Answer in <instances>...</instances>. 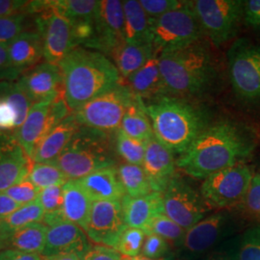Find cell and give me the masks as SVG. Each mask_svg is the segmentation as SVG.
I'll use <instances>...</instances> for the list:
<instances>
[{
	"label": "cell",
	"mask_w": 260,
	"mask_h": 260,
	"mask_svg": "<svg viewBox=\"0 0 260 260\" xmlns=\"http://www.w3.org/2000/svg\"><path fill=\"white\" fill-rule=\"evenodd\" d=\"M255 136L246 126L223 121L207 126L179 155L177 166L186 175L205 179L215 173L243 163L255 149Z\"/></svg>",
	"instance_id": "1"
},
{
	"label": "cell",
	"mask_w": 260,
	"mask_h": 260,
	"mask_svg": "<svg viewBox=\"0 0 260 260\" xmlns=\"http://www.w3.org/2000/svg\"><path fill=\"white\" fill-rule=\"evenodd\" d=\"M58 66L63 75L64 98L72 112L121 83L120 73L111 60L87 47H75Z\"/></svg>",
	"instance_id": "2"
},
{
	"label": "cell",
	"mask_w": 260,
	"mask_h": 260,
	"mask_svg": "<svg viewBox=\"0 0 260 260\" xmlns=\"http://www.w3.org/2000/svg\"><path fill=\"white\" fill-rule=\"evenodd\" d=\"M145 109L155 138L174 154L184 153L207 127L204 112L177 98L163 95Z\"/></svg>",
	"instance_id": "3"
},
{
	"label": "cell",
	"mask_w": 260,
	"mask_h": 260,
	"mask_svg": "<svg viewBox=\"0 0 260 260\" xmlns=\"http://www.w3.org/2000/svg\"><path fill=\"white\" fill-rule=\"evenodd\" d=\"M163 92L190 95L204 92L215 76L212 57L201 41L159 55Z\"/></svg>",
	"instance_id": "4"
},
{
	"label": "cell",
	"mask_w": 260,
	"mask_h": 260,
	"mask_svg": "<svg viewBox=\"0 0 260 260\" xmlns=\"http://www.w3.org/2000/svg\"><path fill=\"white\" fill-rule=\"evenodd\" d=\"M53 163L69 180H78L104 168L115 167L116 159L106 132L81 125Z\"/></svg>",
	"instance_id": "5"
},
{
	"label": "cell",
	"mask_w": 260,
	"mask_h": 260,
	"mask_svg": "<svg viewBox=\"0 0 260 260\" xmlns=\"http://www.w3.org/2000/svg\"><path fill=\"white\" fill-rule=\"evenodd\" d=\"M203 34V28L190 2L151 19L150 41L158 56L200 42Z\"/></svg>",
	"instance_id": "6"
},
{
	"label": "cell",
	"mask_w": 260,
	"mask_h": 260,
	"mask_svg": "<svg viewBox=\"0 0 260 260\" xmlns=\"http://www.w3.org/2000/svg\"><path fill=\"white\" fill-rule=\"evenodd\" d=\"M229 75L236 96L247 104L260 103V44L240 38L228 51Z\"/></svg>",
	"instance_id": "7"
},
{
	"label": "cell",
	"mask_w": 260,
	"mask_h": 260,
	"mask_svg": "<svg viewBox=\"0 0 260 260\" xmlns=\"http://www.w3.org/2000/svg\"><path fill=\"white\" fill-rule=\"evenodd\" d=\"M135 100L136 95L129 87L121 82L73 113L82 126L106 133L118 131L125 112Z\"/></svg>",
	"instance_id": "8"
},
{
	"label": "cell",
	"mask_w": 260,
	"mask_h": 260,
	"mask_svg": "<svg viewBox=\"0 0 260 260\" xmlns=\"http://www.w3.org/2000/svg\"><path fill=\"white\" fill-rule=\"evenodd\" d=\"M242 0H196L190 1L204 34L215 46L220 47L236 36L244 19Z\"/></svg>",
	"instance_id": "9"
},
{
	"label": "cell",
	"mask_w": 260,
	"mask_h": 260,
	"mask_svg": "<svg viewBox=\"0 0 260 260\" xmlns=\"http://www.w3.org/2000/svg\"><path fill=\"white\" fill-rule=\"evenodd\" d=\"M33 21L43 40L46 62L58 65L77 47L73 24L53 7L51 0H47V6L33 15Z\"/></svg>",
	"instance_id": "10"
},
{
	"label": "cell",
	"mask_w": 260,
	"mask_h": 260,
	"mask_svg": "<svg viewBox=\"0 0 260 260\" xmlns=\"http://www.w3.org/2000/svg\"><path fill=\"white\" fill-rule=\"evenodd\" d=\"M252 176L251 168L243 163L223 169L205 178L201 194L208 206H233L244 200Z\"/></svg>",
	"instance_id": "11"
},
{
	"label": "cell",
	"mask_w": 260,
	"mask_h": 260,
	"mask_svg": "<svg viewBox=\"0 0 260 260\" xmlns=\"http://www.w3.org/2000/svg\"><path fill=\"white\" fill-rule=\"evenodd\" d=\"M164 214L188 231L205 219L208 205L203 196L182 177L175 175L162 193Z\"/></svg>",
	"instance_id": "12"
},
{
	"label": "cell",
	"mask_w": 260,
	"mask_h": 260,
	"mask_svg": "<svg viewBox=\"0 0 260 260\" xmlns=\"http://www.w3.org/2000/svg\"><path fill=\"white\" fill-rule=\"evenodd\" d=\"M125 42L122 1L102 0L93 19V35L85 47L112 55Z\"/></svg>",
	"instance_id": "13"
},
{
	"label": "cell",
	"mask_w": 260,
	"mask_h": 260,
	"mask_svg": "<svg viewBox=\"0 0 260 260\" xmlns=\"http://www.w3.org/2000/svg\"><path fill=\"white\" fill-rule=\"evenodd\" d=\"M126 228L121 201L93 202L86 230L91 241L115 248Z\"/></svg>",
	"instance_id": "14"
},
{
	"label": "cell",
	"mask_w": 260,
	"mask_h": 260,
	"mask_svg": "<svg viewBox=\"0 0 260 260\" xmlns=\"http://www.w3.org/2000/svg\"><path fill=\"white\" fill-rule=\"evenodd\" d=\"M34 103L63 93V75L58 65L44 62L23 73L17 81Z\"/></svg>",
	"instance_id": "15"
},
{
	"label": "cell",
	"mask_w": 260,
	"mask_h": 260,
	"mask_svg": "<svg viewBox=\"0 0 260 260\" xmlns=\"http://www.w3.org/2000/svg\"><path fill=\"white\" fill-rule=\"evenodd\" d=\"M229 217L224 213H215L203 219L186 231L180 250L189 257L202 255L212 249L223 236Z\"/></svg>",
	"instance_id": "16"
},
{
	"label": "cell",
	"mask_w": 260,
	"mask_h": 260,
	"mask_svg": "<svg viewBox=\"0 0 260 260\" xmlns=\"http://www.w3.org/2000/svg\"><path fill=\"white\" fill-rule=\"evenodd\" d=\"M177 162L174 153L162 145L155 136L147 142L142 167L149 179L152 192L163 193L176 175Z\"/></svg>",
	"instance_id": "17"
},
{
	"label": "cell",
	"mask_w": 260,
	"mask_h": 260,
	"mask_svg": "<svg viewBox=\"0 0 260 260\" xmlns=\"http://www.w3.org/2000/svg\"><path fill=\"white\" fill-rule=\"evenodd\" d=\"M32 105L17 81L0 82V131L15 133L26 120Z\"/></svg>",
	"instance_id": "18"
},
{
	"label": "cell",
	"mask_w": 260,
	"mask_h": 260,
	"mask_svg": "<svg viewBox=\"0 0 260 260\" xmlns=\"http://www.w3.org/2000/svg\"><path fill=\"white\" fill-rule=\"evenodd\" d=\"M90 247L89 238L81 228L70 222H62L48 226L46 247L42 255L48 257L75 253L82 257Z\"/></svg>",
	"instance_id": "19"
},
{
	"label": "cell",
	"mask_w": 260,
	"mask_h": 260,
	"mask_svg": "<svg viewBox=\"0 0 260 260\" xmlns=\"http://www.w3.org/2000/svg\"><path fill=\"white\" fill-rule=\"evenodd\" d=\"M72 112L65 120L61 121L47 136L38 143L32 161L34 163L54 162L69 145L75 133L80 128Z\"/></svg>",
	"instance_id": "20"
},
{
	"label": "cell",
	"mask_w": 260,
	"mask_h": 260,
	"mask_svg": "<svg viewBox=\"0 0 260 260\" xmlns=\"http://www.w3.org/2000/svg\"><path fill=\"white\" fill-rule=\"evenodd\" d=\"M121 204L126 226L143 232L153 217L164 213L162 194L157 192L138 198L125 195L121 199Z\"/></svg>",
	"instance_id": "21"
},
{
	"label": "cell",
	"mask_w": 260,
	"mask_h": 260,
	"mask_svg": "<svg viewBox=\"0 0 260 260\" xmlns=\"http://www.w3.org/2000/svg\"><path fill=\"white\" fill-rule=\"evenodd\" d=\"M76 181L93 202L121 201L125 196L116 167L104 168Z\"/></svg>",
	"instance_id": "22"
},
{
	"label": "cell",
	"mask_w": 260,
	"mask_h": 260,
	"mask_svg": "<svg viewBox=\"0 0 260 260\" xmlns=\"http://www.w3.org/2000/svg\"><path fill=\"white\" fill-rule=\"evenodd\" d=\"M8 51L13 67L23 74L44 58L43 40L36 29H28L10 44Z\"/></svg>",
	"instance_id": "23"
},
{
	"label": "cell",
	"mask_w": 260,
	"mask_h": 260,
	"mask_svg": "<svg viewBox=\"0 0 260 260\" xmlns=\"http://www.w3.org/2000/svg\"><path fill=\"white\" fill-rule=\"evenodd\" d=\"M93 201L76 180H69L64 185V203L58 214L61 222H70L86 233Z\"/></svg>",
	"instance_id": "24"
},
{
	"label": "cell",
	"mask_w": 260,
	"mask_h": 260,
	"mask_svg": "<svg viewBox=\"0 0 260 260\" xmlns=\"http://www.w3.org/2000/svg\"><path fill=\"white\" fill-rule=\"evenodd\" d=\"M59 95V94H58ZM56 96L34 103L28 113L27 118L15 132L16 139L29 158L33 157L38 143L42 139L50 104Z\"/></svg>",
	"instance_id": "25"
},
{
	"label": "cell",
	"mask_w": 260,
	"mask_h": 260,
	"mask_svg": "<svg viewBox=\"0 0 260 260\" xmlns=\"http://www.w3.org/2000/svg\"><path fill=\"white\" fill-rule=\"evenodd\" d=\"M153 54L152 44L149 42L129 43L125 41L114 50L111 57L121 77L127 79L145 65Z\"/></svg>",
	"instance_id": "26"
},
{
	"label": "cell",
	"mask_w": 260,
	"mask_h": 260,
	"mask_svg": "<svg viewBox=\"0 0 260 260\" xmlns=\"http://www.w3.org/2000/svg\"><path fill=\"white\" fill-rule=\"evenodd\" d=\"M47 229L48 226L43 222L27 224L10 234L3 247L42 255L46 247Z\"/></svg>",
	"instance_id": "27"
},
{
	"label": "cell",
	"mask_w": 260,
	"mask_h": 260,
	"mask_svg": "<svg viewBox=\"0 0 260 260\" xmlns=\"http://www.w3.org/2000/svg\"><path fill=\"white\" fill-rule=\"evenodd\" d=\"M127 86L135 95L147 98L152 94L163 93L162 76L159 67V56L153 54L146 64L128 77Z\"/></svg>",
	"instance_id": "28"
},
{
	"label": "cell",
	"mask_w": 260,
	"mask_h": 260,
	"mask_svg": "<svg viewBox=\"0 0 260 260\" xmlns=\"http://www.w3.org/2000/svg\"><path fill=\"white\" fill-rule=\"evenodd\" d=\"M124 16V36L129 43H144L150 41L151 19L137 0L122 1Z\"/></svg>",
	"instance_id": "29"
},
{
	"label": "cell",
	"mask_w": 260,
	"mask_h": 260,
	"mask_svg": "<svg viewBox=\"0 0 260 260\" xmlns=\"http://www.w3.org/2000/svg\"><path fill=\"white\" fill-rule=\"evenodd\" d=\"M33 161L19 147L0 160V192L28 178Z\"/></svg>",
	"instance_id": "30"
},
{
	"label": "cell",
	"mask_w": 260,
	"mask_h": 260,
	"mask_svg": "<svg viewBox=\"0 0 260 260\" xmlns=\"http://www.w3.org/2000/svg\"><path fill=\"white\" fill-rule=\"evenodd\" d=\"M120 129L130 137L142 141H149L154 137L149 116L145 109V104L139 96L136 95L135 102L125 112Z\"/></svg>",
	"instance_id": "31"
},
{
	"label": "cell",
	"mask_w": 260,
	"mask_h": 260,
	"mask_svg": "<svg viewBox=\"0 0 260 260\" xmlns=\"http://www.w3.org/2000/svg\"><path fill=\"white\" fill-rule=\"evenodd\" d=\"M44 217V209L38 200L27 205H21L18 210L0 220V239L4 244L10 234L30 223L42 222Z\"/></svg>",
	"instance_id": "32"
},
{
	"label": "cell",
	"mask_w": 260,
	"mask_h": 260,
	"mask_svg": "<svg viewBox=\"0 0 260 260\" xmlns=\"http://www.w3.org/2000/svg\"><path fill=\"white\" fill-rule=\"evenodd\" d=\"M53 7L72 24L93 23L99 1L95 0H51Z\"/></svg>",
	"instance_id": "33"
},
{
	"label": "cell",
	"mask_w": 260,
	"mask_h": 260,
	"mask_svg": "<svg viewBox=\"0 0 260 260\" xmlns=\"http://www.w3.org/2000/svg\"><path fill=\"white\" fill-rule=\"evenodd\" d=\"M125 195L138 198L151 193V187L142 166L124 163L117 169Z\"/></svg>",
	"instance_id": "34"
},
{
	"label": "cell",
	"mask_w": 260,
	"mask_h": 260,
	"mask_svg": "<svg viewBox=\"0 0 260 260\" xmlns=\"http://www.w3.org/2000/svg\"><path fill=\"white\" fill-rule=\"evenodd\" d=\"M28 179L40 191L50 186L65 185L69 181L64 173L53 162L33 163Z\"/></svg>",
	"instance_id": "35"
},
{
	"label": "cell",
	"mask_w": 260,
	"mask_h": 260,
	"mask_svg": "<svg viewBox=\"0 0 260 260\" xmlns=\"http://www.w3.org/2000/svg\"><path fill=\"white\" fill-rule=\"evenodd\" d=\"M144 233H146V235L156 234L169 243H173L177 247H180L186 231L165 214L161 213L151 219Z\"/></svg>",
	"instance_id": "36"
},
{
	"label": "cell",
	"mask_w": 260,
	"mask_h": 260,
	"mask_svg": "<svg viewBox=\"0 0 260 260\" xmlns=\"http://www.w3.org/2000/svg\"><path fill=\"white\" fill-rule=\"evenodd\" d=\"M148 141H142L130 137L121 129L116 135V150L117 153L128 164L142 166Z\"/></svg>",
	"instance_id": "37"
},
{
	"label": "cell",
	"mask_w": 260,
	"mask_h": 260,
	"mask_svg": "<svg viewBox=\"0 0 260 260\" xmlns=\"http://www.w3.org/2000/svg\"><path fill=\"white\" fill-rule=\"evenodd\" d=\"M30 17H32V15L20 13L0 18V44L8 47L22 32L28 30L27 20Z\"/></svg>",
	"instance_id": "38"
},
{
	"label": "cell",
	"mask_w": 260,
	"mask_h": 260,
	"mask_svg": "<svg viewBox=\"0 0 260 260\" xmlns=\"http://www.w3.org/2000/svg\"><path fill=\"white\" fill-rule=\"evenodd\" d=\"M146 233L139 229L126 228L114 248L121 255L127 257H137L141 255Z\"/></svg>",
	"instance_id": "39"
},
{
	"label": "cell",
	"mask_w": 260,
	"mask_h": 260,
	"mask_svg": "<svg viewBox=\"0 0 260 260\" xmlns=\"http://www.w3.org/2000/svg\"><path fill=\"white\" fill-rule=\"evenodd\" d=\"M236 257L237 260H260V224L244 233Z\"/></svg>",
	"instance_id": "40"
},
{
	"label": "cell",
	"mask_w": 260,
	"mask_h": 260,
	"mask_svg": "<svg viewBox=\"0 0 260 260\" xmlns=\"http://www.w3.org/2000/svg\"><path fill=\"white\" fill-rule=\"evenodd\" d=\"M38 201L46 214L55 213L61 210L64 203V185H54L42 190Z\"/></svg>",
	"instance_id": "41"
},
{
	"label": "cell",
	"mask_w": 260,
	"mask_h": 260,
	"mask_svg": "<svg viewBox=\"0 0 260 260\" xmlns=\"http://www.w3.org/2000/svg\"><path fill=\"white\" fill-rule=\"evenodd\" d=\"M40 190L28 178L12 186L4 193L18 205H24L37 201Z\"/></svg>",
	"instance_id": "42"
},
{
	"label": "cell",
	"mask_w": 260,
	"mask_h": 260,
	"mask_svg": "<svg viewBox=\"0 0 260 260\" xmlns=\"http://www.w3.org/2000/svg\"><path fill=\"white\" fill-rule=\"evenodd\" d=\"M172 253L169 242L156 234H147L141 255L150 259H159Z\"/></svg>",
	"instance_id": "43"
},
{
	"label": "cell",
	"mask_w": 260,
	"mask_h": 260,
	"mask_svg": "<svg viewBox=\"0 0 260 260\" xmlns=\"http://www.w3.org/2000/svg\"><path fill=\"white\" fill-rule=\"evenodd\" d=\"M184 3L185 1L177 0H140L141 6L151 19H157L168 12L177 9Z\"/></svg>",
	"instance_id": "44"
},
{
	"label": "cell",
	"mask_w": 260,
	"mask_h": 260,
	"mask_svg": "<svg viewBox=\"0 0 260 260\" xmlns=\"http://www.w3.org/2000/svg\"><path fill=\"white\" fill-rule=\"evenodd\" d=\"M243 202L250 213L260 218V174H253Z\"/></svg>",
	"instance_id": "45"
},
{
	"label": "cell",
	"mask_w": 260,
	"mask_h": 260,
	"mask_svg": "<svg viewBox=\"0 0 260 260\" xmlns=\"http://www.w3.org/2000/svg\"><path fill=\"white\" fill-rule=\"evenodd\" d=\"M21 75L11 63L8 47L0 44V82L16 81Z\"/></svg>",
	"instance_id": "46"
},
{
	"label": "cell",
	"mask_w": 260,
	"mask_h": 260,
	"mask_svg": "<svg viewBox=\"0 0 260 260\" xmlns=\"http://www.w3.org/2000/svg\"><path fill=\"white\" fill-rule=\"evenodd\" d=\"M81 258L82 260H122V255L114 248L94 245L86 251Z\"/></svg>",
	"instance_id": "47"
},
{
	"label": "cell",
	"mask_w": 260,
	"mask_h": 260,
	"mask_svg": "<svg viewBox=\"0 0 260 260\" xmlns=\"http://www.w3.org/2000/svg\"><path fill=\"white\" fill-rule=\"evenodd\" d=\"M243 20L248 26L260 30V0L245 1Z\"/></svg>",
	"instance_id": "48"
},
{
	"label": "cell",
	"mask_w": 260,
	"mask_h": 260,
	"mask_svg": "<svg viewBox=\"0 0 260 260\" xmlns=\"http://www.w3.org/2000/svg\"><path fill=\"white\" fill-rule=\"evenodd\" d=\"M28 4L24 0H0V18L25 13Z\"/></svg>",
	"instance_id": "49"
},
{
	"label": "cell",
	"mask_w": 260,
	"mask_h": 260,
	"mask_svg": "<svg viewBox=\"0 0 260 260\" xmlns=\"http://www.w3.org/2000/svg\"><path fill=\"white\" fill-rule=\"evenodd\" d=\"M21 147L14 132L0 131V160Z\"/></svg>",
	"instance_id": "50"
},
{
	"label": "cell",
	"mask_w": 260,
	"mask_h": 260,
	"mask_svg": "<svg viewBox=\"0 0 260 260\" xmlns=\"http://www.w3.org/2000/svg\"><path fill=\"white\" fill-rule=\"evenodd\" d=\"M44 257L37 253H29L14 249H3L0 251V260H43Z\"/></svg>",
	"instance_id": "51"
},
{
	"label": "cell",
	"mask_w": 260,
	"mask_h": 260,
	"mask_svg": "<svg viewBox=\"0 0 260 260\" xmlns=\"http://www.w3.org/2000/svg\"><path fill=\"white\" fill-rule=\"evenodd\" d=\"M20 205L14 202L4 192H0V220L8 217L9 215L18 210Z\"/></svg>",
	"instance_id": "52"
},
{
	"label": "cell",
	"mask_w": 260,
	"mask_h": 260,
	"mask_svg": "<svg viewBox=\"0 0 260 260\" xmlns=\"http://www.w3.org/2000/svg\"><path fill=\"white\" fill-rule=\"evenodd\" d=\"M206 260H237L236 254H233L229 251H214L208 255Z\"/></svg>",
	"instance_id": "53"
},
{
	"label": "cell",
	"mask_w": 260,
	"mask_h": 260,
	"mask_svg": "<svg viewBox=\"0 0 260 260\" xmlns=\"http://www.w3.org/2000/svg\"><path fill=\"white\" fill-rule=\"evenodd\" d=\"M45 260H82V258L75 253H66V254H58L53 256L44 257Z\"/></svg>",
	"instance_id": "54"
},
{
	"label": "cell",
	"mask_w": 260,
	"mask_h": 260,
	"mask_svg": "<svg viewBox=\"0 0 260 260\" xmlns=\"http://www.w3.org/2000/svg\"><path fill=\"white\" fill-rule=\"evenodd\" d=\"M122 260H175V255L173 253H170L167 256L159 258V259H150V258L145 257L143 255H139L137 257H127V256H123L122 255Z\"/></svg>",
	"instance_id": "55"
},
{
	"label": "cell",
	"mask_w": 260,
	"mask_h": 260,
	"mask_svg": "<svg viewBox=\"0 0 260 260\" xmlns=\"http://www.w3.org/2000/svg\"><path fill=\"white\" fill-rule=\"evenodd\" d=\"M1 250H3V243H2V240L0 239V251Z\"/></svg>",
	"instance_id": "56"
},
{
	"label": "cell",
	"mask_w": 260,
	"mask_h": 260,
	"mask_svg": "<svg viewBox=\"0 0 260 260\" xmlns=\"http://www.w3.org/2000/svg\"><path fill=\"white\" fill-rule=\"evenodd\" d=\"M43 260H45V258H44V259H43Z\"/></svg>",
	"instance_id": "57"
}]
</instances>
